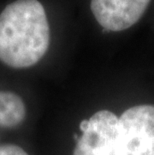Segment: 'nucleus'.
<instances>
[{
  "mask_svg": "<svg viewBox=\"0 0 154 155\" xmlns=\"http://www.w3.org/2000/svg\"><path fill=\"white\" fill-rule=\"evenodd\" d=\"M25 114V104L20 96L12 92H0V126H17L24 120Z\"/></svg>",
  "mask_w": 154,
  "mask_h": 155,
  "instance_id": "39448f33",
  "label": "nucleus"
},
{
  "mask_svg": "<svg viewBox=\"0 0 154 155\" xmlns=\"http://www.w3.org/2000/svg\"><path fill=\"white\" fill-rule=\"evenodd\" d=\"M151 0H91L90 8L103 31H122L142 17Z\"/></svg>",
  "mask_w": 154,
  "mask_h": 155,
  "instance_id": "20e7f679",
  "label": "nucleus"
},
{
  "mask_svg": "<svg viewBox=\"0 0 154 155\" xmlns=\"http://www.w3.org/2000/svg\"><path fill=\"white\" fill-rule=\"evenodd\" d=\"M119 129L126 155H154V105H138L123 112Z\"/></svg>",
  "mask_w": 154,
  "mask_h": 155,
  "instance_id": "7ed1b4c3",
  "label": "nucleus"
},
{
  "mask_svg": "<svg viewBox=\"0 0 154 155\" xmlns=\"http://www.w3.org/2000/svg\"><path fill=\"white\" fill-rule=\"evenodd\" d=\"M0 155H29L20 146L14 144L0 145Z\"/></svg>",
  "mask_w": 154,
  "mask_h": 155,
  "instance_id": "423d86ee",
  "label": "nucleus"
},
{
  "mask_svg": "<svg viewBox=\"0 0 154 155\" xmlns=\"http://www.w3.org/2000/svg\"><path fill=\"white\" fill-rule=\"evenodd\" d=\"M81 135L73 155H126L119 129V117L100 110L81 121Z\"/></svg>",
  "mask_w": 154,
  "mask_h": 155,
  "instance_id": "f03ea898",
  "label": "nucleus"
},
{
  "mask_svg": "<svg viewBox=\"0 0 154 155\" xmlns=\"http://www.w3.org/2000/svg\"><path fill=\"white\" fill-rule=\"evenodd\" d=\"M50 29L38 0H17L0 14V61L12 68H28L46 53Z\"/></svg>",
  "mask_w": 154,
  "mask_h": 155,
  "instance_id": "f257e3e1",
  "label": "nucleus"
}]
</instances>
